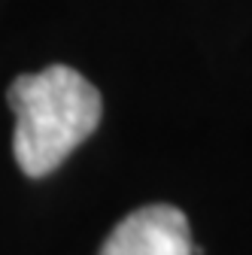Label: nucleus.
<instances>
[{
	"label": "nucleus",
	"mask_w": 252,
	"mask_h": 255,
	"mask_svg": "<svg viewBox=\"0 0 252 255\" xmlns=\"http://www.w3.org/2000/svg\"><path fill=\"white\" fill-rule=\"evenodd\" d=\"M6 101L15 113V161L34 179L58 170L64 158L94 134L104 116L101 91L67 64L18 76Z\"/></svg>",
	"instance_id": "1"
},
{
	"label": "nucleus",
	"mask_w": 252,
	"mask_h": 255,
	"mask_svg": "<svg viewBox=\"0 0 252 255\" xmlns=\"http://www.w3.org/2000/svg\"><path fill=\"white\" fill-rule=\"evenodd\" d=\"M182 210L170 204L140 207L125 216L107 237L101 255H201Z\"/></svg>",
	"instance_id": "2"
}]
</instances>
